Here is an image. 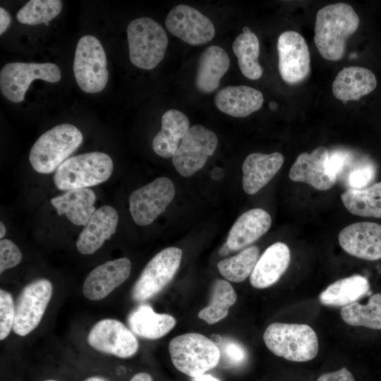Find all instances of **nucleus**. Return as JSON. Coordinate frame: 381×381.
<instances>
[{"label": "nucleus", "mask_w": 381, "mask_h": 381, "mask_svg": "<svg viewBox=\"0 0 381 381\" xmlns=\"http://www.w3.org/2000/svg\"><path fill=\"white\" fill-rule=\"evenodd\" d=\"M360 19L346 3L327 5L316 13L314 42L320 54L339 61L345 54L346 41L357 30Z\"/></svg>", "instance_id": "1"}, {"label": "nucleus", "mask_w": 381, "mask_h": 381, "mask_svg": "<svg viewBox=\"0 0 381 381\" xmlns=\"http://www.w3.org/2000/svg\"><path fill=\"white\" fill-rule=\"evenodd\" d=\"M83 134L70 123L57 125L44 133L32 145L29 160L40 174L57 169L81 145Z\"/></svg>", "instance_id": "2"}, {"label": "nucleus", "mask_w": 381, "mask_h": 381, "mask_svg": "<svg viewBox=\"0 0 381 381\" xmlns=\"http://www.w3.org/2000/svg\"><path fill=\"white\" fill-rule=\"evenodd\" d=\"M263 340L274 354L291 361H310L318 352L317 334L305 324L272 323L265 329Z\"/></svg>", "instance_id": "3"}, {"label": "nucleus", "mask_w": 381, "mask_h": 381, "mask_svg": "<svg viewBox=\"0 0 381 381\" xmlns=\"http://www.w3.org/2000/svg\"><path fill=\"white\" fill-rule=\"evenodd\" d=\"M113 168L112 159L107 154L90 152L66 159L56 169L53 180L62 190L87 188L107 181Z\"/></svg>", "instance_id": "4"}, {"label": "nucleus", "mask_w": 381, "mask_h": 381, "mask_svg": "<svg viewBox=\"0 0 381 381\" xmlns=\"http://www.w3.org/2000/svg\"><path fill=\"white\" fill-rule=\"evenodd\" d=\"M169 351L175 368L192 378L215 368L220 360L217 346L199 333L175 337L169 342Z\"/></svg>", "instance_id": "5"}, {"label": "nucleus", "mask_w": 381, "mask_h": 381, "mask_svg": "<svg viewBox=\"0 0 381 381\" xmlns=\"http://www.w3.org/2000/svg\"><path fill=\"white\" fill-rule=\"evenodd\" d=\"M129 57L142 69L155 68L163 59L168 37L164 28L154 20L143 17L134 19L127 27Z\"/></svg>", "instance_id": "6"}, {"label": "nucleus", "mask_w": 381, "mask_h": 381, "mask_svg": "<svg viewBox=\"0 0 381 381\" xmlns=\"http://www.w3.org/2000/svg\"><path fill=\"white\" fill-rule=\"evenodd\" d=\"M103 46L92 35L83 36L78 42L73 73L79 87L87 93H97L106 87L109 72Z\"/></svg>", "instance_id": "7"}, {"label": "nucleus", "mask_w": 381, "mask_h": 381, "mask_svg": "<svg viewBox=\"0 0 381 381\" xmlns=\"http://www.w3.org/2000/svg\"><path fill=\"white\" fill-rule=\"evenodd\" d=\"M61 77L59 68L52 63H9L1 70L0 90L7 99L19 103L24 100L25 92L34 80L54 83Z\"/></svg>", "instance_id": "8"}, {"label": "nucleus", "mask_w": 381, "mask_h": 381, "mask_svg": "<svg viewBox=\"0 0 381 381\" xmlns=\"http://www.w3.org/2000/svg\"><path fill=\"white\" fill-rule=\"evenodd\" d=\"M182 258L181 249L164 248L147 264L131 290L135 301L148 300L159 293L173 279Z\"/></svg>", "instance_id": "9"}, {"label": "nucleus", "mask_w": 381, "mask_h": 381, "mask_svg": "<svg viewBox=\"0 0 381 381\" xmlns=\"http://www.w3.org/2000/svg\"><path fill=\"white\" fill-rule=\"evenodd\" d=\"M217 135L202 125L191 126L172 157L177 172L183 177L193 175L205 164L217 147Z\"/></svg>", "instance_id": "10"}, {"label": "nucleus", "mask_w": 381, "mask_h": 381, "mask_svg": "<svg viewBox=\"0 0 381 381\" xmlns=\"http://www.w3.org/2000/svg\"><path fill=\"white\" fill-rule=\"evenodd\" d=\"M53 287L47 279H35L27 284L15 304L13 332L26 336L40 324L52 295Z\"/></svg>", "instance_id": "11"}, {"label": "nucleus", "mask_w": 381, "mask_h": 381, "mask_svg": "<svg viewBox=\"0 0 381 381\" xmlns=\"http://www.w3.org/2000/svg\"><path fill=\"white\" fill-rule=\"evenodd\" d=\"M175 195L173 182L159 177L134 190L128 198L129 210L134 222L140 226L150 224L164 212Z\"/></svg>", "instance_id": "12"}, {"label": "nucleus", "mask_w": 381, "mask_h": 381, "mask_svg": "<svg viewBox=\"0 0 381 381\" xmlns=\"http://www.w3.org/2000/svg\"><path fill=\"white\" fill-rule=\"evenodd\" d=\"M279 71L288 84L295 85L304 80L310 71V56L303 37L296 31L282 32L277 41Z\"/></svg>", "instance_id": "13"}, {"label": "nucleus", "mask_w": 381, "mask_h": 381, "mask_svg": "<svg viewBox=\"0 0 381 381\" xmlns=\"http://www.w3.org/2000/svg\"><path fill=\"white\" fill-rule=\"evenodd\" d=\"M87 341L98 351L123 358L133 356L139 347L133 332L121 321L110 318L95 323Z\"/></svg>", "instance_id": "14"}, {"label": "nucleus", "mask_w": 381, "mask_h": 381, "mask_svg": "<svg viewBox=\"0 0 381 381\" xmlns=\"http://www.w3.org/2000/svg\"><path fill=\"white\" fill-rule=\"evenodd\" d=\"M165 25L171 34L191 45L205 44L215 35L211 20L186 4H179L169 11Z\"/></svg>", "instance_id": "15"}, {"label": "nucleus", "mask_w": 381, "mask_h": 381, "mask_svg": "<svg viewBox=\"0 0 381 381\" xmlns=\"http://www.w3.org/2000/svg\"><path fill=\"white\" fill-rule=\"evenodd\" d=\"M339 243L347 253L367 260L381 258V225L363 222L349 224L339 233Z\"/></svg>", "instance_id": "16"}, {"label": "nucleus", "mask_w": 381, "mask_h": 381, "mask_svg": "<svg viewBox=\"0 0 381 381\" xmlns=\"http://www.w3.org/2000/svg\"><path fill=\"white\" fill-rule=\"evenodd\" d=\"M328 150L323 146L318 147L311 153L302 152L291 166L289 176L293 181L306 183L317 190H327L337 179L328 170Z\"/></svg>", "instance_id": "17"}, {"label": "nucleus", "mask_w": 381, "mask_h": 381, "mask_svg": "<svg viewBox=\"0 0 381 381\" xmlns=\"http://www.w3.org/2000/svg\"><path fill=\"white\" fill-rule=\"evenodd\" d=\"M131 270V262L127 258L107 261L96 267L85 279L83 295L91 301L104 298L128 278Z\"/></svg>", "instance_id": "18"}, {"label": "nucleus", "mask_w": 381, "mask_h": 381, "mask_svg": "<svg viewBox=\"0 0 381 381\" xmlns=\"http://www.w3.org/2000/svg\"><path fill=\"white\" fill-rule=\"evenodd\" d=\"M119 221L116 210L109 205L96 210L80 232L76 248L79 253L90 255L115 234Z\"/></svg>", "instance_id": "19"}, {"label": "nucleus", "mask_w": 381, "mask_h": 381, "mask_svg": "<svg viewBox=\"0 0 381 381\" xmlns=\"http://www.w3.org/2000/svg\"><path fill=\"white\" fill-rule=\"evenodd\" d=\"M284 161V156L279 152H255L248 155L242 165L244 191L249 195L258 193L275 176Z\"/></svg>", "instance_id": "20"}, {"label": "nucleus", "mask_w": 381, "mask_h": 381, "mask_svg": "<svg viewBox=\"0 0 381 381\" xmlns=\"http://www.w3.org/2000/svg\"><path fill=\"white\" fill-rule=\"evenodd\" d=\"M272 219L268 212L254 208L243 213L231 228L226 243L231 251L239 250L250 245L270 228Z\"/></svg>", "instance_id": "21"}, {"label": "nucleus", "mask_w": 381, "mask_h": 381, "mask_svg": "<svg viewBox=\"0 0 381 381\" xmlns=\"http://www.w3.org/2000/svg\"><path fill=\"white\" fill-rule=\"evenodd\" d=\"M287 245L276 242L270 246L259 258L250 276V282L256 289H265L276 283L285 272L290 262Z\"/></svg>", "instance_id": "22"}, {"label": "nucleus", "mask_w": 381, "mask_h": 381, "mask_svg": "<svg viewBox=\"0 0 381 381\" xmlns=\"http://www.w3.org/2000/svg\"><path fill=\"white\" fill-rule=\"evenodd\" d=\"M214 104L222 112L233 117H246L259 110L264 97L258 90L246 85L226 86L214 97Z\"/></svg>", "instance_id": "23"}, {"label": "nucleus", "mask_w": 381, "mask_h": 381, "mask_svg": "<svg viewBox=\"0 0 381 381\" xmlns=\"http://www.w3.org/2000/svg\"><path fill=\"white\" fill-rule=\"evenodd\" d=\"M375 74L360 66H349L340 71L332 83L334 96L343 102L358 100L377 86Z\"/></svg>", "instance_id": "24"}, {"label": "nucleus", "mask_w": 381, "mask_h": 381, "mask_svg": "<svg viewBox=\"0 0 381 381\" xmlns=\"http://www.w3.org/2000/svg\"><path fill=\"white\" fill-rule=\"evenodd\" d=\"M230 60L221 47L212 45L200 54L198 64L195 85L203 93H210L217 89L220 80L229 68Z\"/></svg>", "instance_id": "25"}, {"label": "nucleus", "mask_w": 381, "mask_h": 381, "mask_svg": "<svg viewBox=\"0 0 381 381\" xmlns=\"http://www.w3.org/2000/svg\"><path fill=\"white\" fill-rule=\"evenodd\" d=\"M160 131L152 140L154 152L163 158L173 157L190 127V122L182 111L169 109L162 117Z\"/></svg>", "instance_id": "26"}, {"label": "nucleus", "mask_w": 381, "mask_h": 381, "mask_svg": "<svg viewBox=\"0 0 381 381\" xmlns=\"http://www.w3.org/2000/svg\"><path fill=\"white\" fill-rule=\"evenodd\" d=\"M96 196L90 188L67 190L51 200L59 215L65 214L69 221L78 226H85L96 210Z\"/></svg>", "instance_id": "27"}, {"label": "nucleus", "mask_w": 381, "mask_h": 381, "mask_svg": "<svg viewBox=\"0 0 381 381\" xmlns=\"http://www.w3.org/2000/svg\"><path fill=\"white\" fill-rule=\"evenodd\" d=\"M127 320L130 329L134 334L147 339L162 337L176 325V320L173 316L165 313H157L147 304H141L132 310Z\"/></svg>", "instance_id": "28"}, {"label": "nucleus", "mask_w": 381, "mask_h": 381, "mask_svg": "<svg viewBox=\"0 0 381 381\" xmlns=\"http://www.w3.org/2000/svg\"><path fill=\"white\" fill-rule=\"evenodd\" d=\"M370 284L366 277L355 274L339 279L329 285L319 296L327 306L345 307L368 294Z\"/></svg>", "instance_id": "29"}, {"label": "nucleus", "mask_w": 381, "mask_h": 381, "mask_svg": "<svg viewBox=\"0 0 381 381\" xmlns=\"http://www.w3.org/2000/svg\"><path fill=\"white\" fill-rule=\"evenodd\" d=\"M242 30L243 32L233 42V52L238 59L242 74L248 79L258 80L263 73V68L258 62L259 40L248 26H244Z\"/></svg>", "instance_id": "30"}, {"label": "nucleus", "mask_w": 381, "mask_h": 381, "mask_svg": "<svg viewBox=\"0 0 381 381\" xmlns=\"http://www.w3.org/2000/svg\"><path fill=\"white\" fill-rule=\"evenodd\" d=\"M341 199L353 214L381 218V181L364 188H349L341 194Z\"/></svg>", "instance_id": "31"}, {"label": "nucleus", "mask_w": 381, "mask_h": 381, "mask_svg": "<svg viewBox=\"0 0 381 381\" xmlns=\"http://www.w3.org/2000/svg\"><path fill=\"white\" fill-rule=\"evenodd\" d=\"M236 299L237 296L231 284L226 280L217 279L213 284L209 305L202 308L198 316L210 325L218 322L228 315L229 308Z\"/></svg>", "instance_id": "32"}, {"label": "nucleus", "mask_w": 381, "mask_h": 381, "mask_svg": "<svg viewBox=\"0 0 381 381\" xmlns=\"http://www.w3.org/2000/svg\"><path fill=\"white\" fill-rule=\"evenodd\" d=\"M340 314L350 325L381 329V293L372 295L366 305L355 302L343 307Z\"/></svg>", "instance_id": "33"}, {"label": "nucleus", "mask_w": 381, "mask_h": 381, "mask_svg": "<svg viewBox=\"0 0 381 381\" xmlns=\"http://www.w3.org/2000/svg\"><path fill=\"white\" fill-rule=\"evenodd\" d=\"M259 259V248L253 246L217 263L220 274L228 281L241 282L250 276Z\"/></svg>", "instance_id": "34"}, {"label": "nucleus", "mask_w": 381, "mask_h": 381, "mask_svg": "<svg viewBox=\"0 0 381 381\" xmlns=\"http://www.w3.org/2000/svg\"><path fill=\"white\" fill-rule=\"evenodd\" d=\"M62 1L60 0H30L18 11L17 20L29 25H36L49 22L61 11Z\"/></svg>", "instance_id": "35"}, {"label": "nucleus", "mask_w": 381, "mask_h": 381, "mask_svg": "<svg viewBox=\"0 0 381 381\" xmlns=\"http://www.w3.org/2000/svg\"><path fill=\"white\" fill-rule=\"evenodd\" d=\"M211 340L217 346L220 361L228 366H239L247 360V352L242 344L231 339H224L213 334Z\"/></svg>", "instance_id": "36"}, {"label": "nucleus", "mask_w": 381, "mask_h": 381, "mask_svg": "<svg viewBox=\"0 0 381 381\" xmlns=\"http://www.w3.org/2000/svg\"><path fill=\"white\" fill-rule=\"evenodd\" d=\"M15 320V305L12 295L8 291L0 289V339H5L13 327Z\"/></svg>", "instance_id": "37"}, {"label": "nucleus", "mask_w": 381, "mask_h": 381, "mask_svg": "<svg viewBox=\"0 0 381 381\" xmlns=\"http://www.w3.org/2000/svg\"><path fill=\"white\" fill-rule=\"evenodd\" d=\"M22 260L18 247L9 239L0 241V274L18 265Z\"/></svg>", "instance_id": "38"}, {"label": "nucleus", "mask_w": 381, "mask_h": 381, "mask_svg": "<svg viewBox=\"0 0 381 381\" xmlns=\"http://www.w3.org/2000/svg\"><path fill=\"white\" fill-rule=\"evenodd\" d=\"M375 176L374 169L371 166L357 167L348 176L350 188L361 189L368 187Z\"/></svg>", "instance_id": "39"}, {"label": "nucleus", "mask_w": 381, "mask_h": 381, "mask_svg": "<svg viewBox=\"0 0 381 381\" xmlns=\"http://www.w3.org/2000/svg\"><path fill=\"white\" fill-rule=\"evenodd\" d=\"M317 381H355V379L350 371L342 368L337 371L321 375Z\"/></svg>", "instance_id": "40"}, {"label": "nucleus", "mask_w": 381, "mask_h": 381, "mask_svg": "<svg viewBox=\"0 0 381 381\" xmlns=\"http://www.w3.org/2000/svg\"><path fill=\"white\" fill-rule=\"evenodd\" d=\"M11 21V16L4 8H0V35H2L8 28Z\"/></svg>", "instance_id": "41"}, {"label": "nucleus", "mask_w": 381, "mask_h": 381, "mask_svg": "<svg viewBox=\"0 0 381 381\" xmlns=\"http://www.w3.org/2000/svg\"><path fill=\"white\" fill-rule=\"evenodd\" d=\"M130 381H152V378L148 373H139L135 374Z\"/></svg>", "instance_id": "42"}, {"label": "nucleus", "mask_w": 381, "mask_h": 381, "mask_svg": "<svg viewBox=\"0 0 381 381\" xmlns=\"http://www.w3.org/2000/svg\"><path fill=\"white\" fill-rule=\"evenodd\" d=\"M224 174V170L220 167H214L211 171V176L214 180H221Z\"/></svg>", "instance_id": "43"}, {"label": "nucleus", "mask_w": 381, "mask_h": 381, "mask_svg": "<svg viewBox=\"0 0 381 381\" xmlns=\"http://www.w3.org/2000/svg\"><path fill=\"white\" fill-rule=\"evenodd\" d=\"M192 381H219V380L211 375L204 373L198 377H193Z\"/></svg>", "instance_id": "44"}, {"label": "nucleus", "mask_w": 381, "mask_h": 381, "mask_svg": "<svg viewBox=\"0 0 381 381\" xmlns=\"http://www.w3.org/2000/svg\"><path fill=\"white\" fill-rule=\"evenodd\" d=\"M84 381H109V380L102 377L94 376V377H90L89 378H87Z\"/></svg>", "instance_id": "45"}, {"label": "nucleus", "mask_w": 381, "mask_h": 381, "mask_svg": "<svg viewBox=\"0 0 381 381\" xmlns=\"http://www.w3.org/2000/svg\"><path fill=\"white\" fill-rule=\"evenodd\" d=\"M6 234V227H5V225L4 224L1 222H0V238L1 239L3 238V237L5 236Z\"/></svg>", "instance_id": "46"}, {"label": "nucleus", "mask_w": 381, "mask_h": 381, "mask_svg": "<svg viewBox=\"0 0 381 381\" xmlns=\"http://www.w3.org/2000/svg\"><path fill=\"white\" fill-rule=\"evenodd\" d=\"M230 250L229 248H228L226 243H225L224 246H223V247L221 248L220 250V253L222 255H226L228 252L226 251H229Z\"/></svg>", "instance_id": "47"}, {"label": "nucleus", "mask_w": 381, "mask_h": 381, "mask_svg": "<svg viewBox=\"0 0 381 381\" xmlns=\"http://www.w3.org/2000/svg\"><path fill=\"white\" fill-rule=\"evenodd\" d=\"M44 381H57V380H44Z\"/></svg>", "instance_id": "48"}]
</instances>
